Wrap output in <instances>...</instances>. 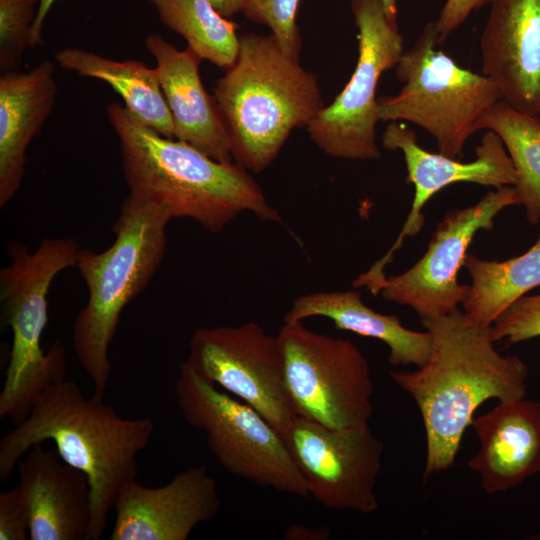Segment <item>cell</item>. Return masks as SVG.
<instances>
[{"instance_id": "7a4b0ae2", "label": "cell", "mask_w": 540, "mask_h": 540, "mask_svg": "<svg viewBox=\"0 0 540 540\" xmlns=\"http://www.w3.org/2000/svg\"><path fill=\"white\" fill-rule=\"evenodd\" d=\"M155 429L148 417L126 418L86 397L64 379L48 387L20 423L0 439V481L6 482L33 446L52 441L60 457L86 474L91 490L89 540H99L120 488L137 479V456Z\"/></svg>"}, {"instance_id": "8992f818", "label": "cell", "mask_w": 540, "mask_h": 540, "mask_svg": "<svg viewBox=\"0 0 540 540\" xmlns=\"http://www.w3.org/2000/svg\"><path fill=\"white\" fill-rule=\"evenodd\" d=\"M79 250L70 238L43 239L34 251L17 241L7 247L10 264L0 271V301L12 346L0 393V418L14 425L27 417L48 387L65 379L64 347L55 343L44 351L41 338L51 284L60 272L75 267Z\"/></svg>"}, {"instance_id": "4fadbf2b", "label": "cell", "mask_w": 540, "mask_h": 540, "mask_svg": "<svg viewBox=\"0 0 540 540\" xmlns=\"http://www.w3.org/2000/svg\"><path fill=\"white\" fill-rule=\"evenodd\" d=\"M518 204L514 187L503 186L475 205L449 211L438 223L422 258L405 272L386 277L378 294L411 307L421 319L453 313L468 294L469 285L458 282V272L475 234L492 230L498 213Z\"/></svg>"}, {"instance_id": "9c48e42d", "label": "cell", "mask_w": 540, "mask_h": 540, "mask_svg": "<svg viewBox=\"0 0 540 540\" xmlns=\"http://www.w3.org/2000/svg\"><path fill=\"white\" fill-rule=\"evenodd\" d=\"M280 345L286 389L298 416L330 428L368 425L374 392L367 358L352 342L284 322Z\"/></svg>"}, {"instance_id": "d6a6232c", "label": "cell", "mask_w": 540, "mask_h": 540, "mask_svg": "<svg viewBox=\"0 0 540 540\" xmlns=\"http://www.w3.org/2000/svg\"><path fill=\"white\" fill-rule=\"evenodd\" d=\"M224 17H231L241 11L242 0H208Z\"/></svg>"}, {"instance_id": "2e32d148", "label": "cell", "mask_w": 540, "mask_h": 540, "mask_svg": "<svg viewBox=\"0 0 540 540\" xmlns=\"http://www.w3.org/2000/svg\"><path fill=\"white\" fill-rule=\"evenodd\" d=\"M480 37L482 73L502 98L540 116V0H492Z\"/></svg>"}, {"instance_id": "44dd1931", "label": "cell", "mask_w": 540, "mask_h": 540, "mask_svg": "<svg viewBox=\"0 0 540 540\" xmlns=\"http://www.w3.org/2000/svg\"><path fill=\"white\" fill-rule=\"evenodd\" d=\"M311 317L331 320L339 330L378 339L389 349L388 362L393 366L422 367L432 350L431 334L406 328L396 315L381 314L368 307L359 292H315L296 298L284 315V322Z\"/></svg>"}, {"instance_id": "7c38bea8", "label": "cell", "mask_w": 540, "mask_h": 540, "mask_svg": "<svg viewBox=\"0 0 540 540\" xmlns=\"http://www.w3.org/2000/svg\"><path fill=\"white\" fill-rule=\"evenodd\" d=\"M281 435L316 502L363 514L378 509L374 490L384 445L369 425L330 428L297 416Z\"/></svg>"}, {"instance_id": "f546056e", "label": "cell", "mask_w": 540, "mask_h": 540, "mask_svg": "<svg viewBox=\"0 0 540 540\" xmlns=\"http://www.w3.org/2000/svg\"><path fill=\"white\" fill-rule=\"evenodd\" d=\"M492 0H446L438 19L435 21L439 44H443L448 36L458 29L472 12Z\"/></svg>"}, {"instance_id": "30bf717a", "label": "cell", "mask_w": 540, "mask_h": 540, "mask_svg": "<svg viewBox=\"0 0 540 540\" xmlns=\"http://www.w3.org/2000/svg\"><path fill=\"white\" fill-rule=\"evenodd\" d=\"M358 29V59L343 90L306 128L327 155L347 160L380 157L376 142V89L383 72L395 68L404 52L403 36L381 0H351Z\"/></svg>"}, {"instance_id": "4316f807", "label": "cell", "mask_w": 540, "mask_h": 540, "mask_svg": "<svg viewBox=\"0 0 540 540\" xmlns=\"http://www.w3.org/2000/svg\"><path fill=\"white\" fill-rule=\"evenodd\" d=\"M300 0H242L241 13L250 21L267 26L281 49L300 60L302 38L296 22Z\"/></svg>"}, {"instance_id": "f1b7e54d", "label": "cell", "mask_w": 540, "mask_h": 540, "mask_svg": "<svg viewBox=\"0 0 540 540\" xmlns=\"http://www.w3.org/2000/svg\"><path fill=\"white\" fill-rule=\"evenodd\" d=\"M30 512L18 485L0 493V540H27Z\"/></svg>"}, {"instance_id": "603a6c76", "label": "cell", "mask_w": 540, "mask_h": 540, "mask_svg": "<svg viewBox=\"0 0 540 540\" xmlns=\"http://www.w3.org/2000/svg\"><path fill=\"white\" fill-rule=\"evenodd\" d=\"M464 266L471 284L463 312L474 324L491 327L510 305L540 286V236L519 256L497 261L469 255Z\"/></svg>"}, {"instance_id": "e0dca14e", "label": "cell", "mask_w": 540, "mask_h": 540, "mask_svg": "<svg viewBox=\"0 0 540 540\" xmlns=\"http://www.w3.org/2000/svg\"><path fill=\"white\" fill-rule=\"evenodd\" d=\"M27 453L16 468L30 512L29 540H89L91 490L86 474L42 443Z\"/></svg>"}, {"instance_id": "1f68e13d", "label": "cell", "mask_w": 540, "mask_h": 540, "mask_svg": "<svg viewBox=\"0 0 540 540\" xmlns=\"http://www.w3.org/2000/svg\"><path fill=\"white\" fill-rule=\"evenodd\" d=\"M56 0H40L37 15L31 29L30 47L34 48L43 43L42 30L45 19Z\"/></svg>"}, {"instance_id": "7402d4cb", "label": "cell", "mask_w": 540, "mask_h": 540, "mask_svg": "<svg viewBox=\"0 0 540 540\" xmlns=\"http://www.w3.org/2000/svg\"><path fill=\"white\" fill-rule=\"evenodd\" d=\"M65 70L109 84L140 122L167 138H174L172 116L155 68L136 59L114 60L91 51L67 47L55 54Z\"/></svg>"}, {"instance_id": "6da1fadb", "label": "cell", "mask_w": 540, "mask_h": 540, "mask_svg": "<svg viewBox=\"0 0 540 540\" xmlns=\"http://www.w3.org/2000/svg\"><path fill=\"white\" fill-rule=\"evenodd\" d=\"M421 321L432 337L428 361L415 371H390V377L420 410L427 480L453 466L463 434L483 402L525 397L528 367L518 356L497 352L491 327L474 324L459 309Z\"/></svg>"}, {"instance_id": "d6986e66", "label": "cell", "mask_w": 540, "mask_h": 540, "mask_svg": "<svg viewBox=\"0 0 540 540\" xmlns=\"http://www.w3.org/2000/svg\"><path fill=\"white\" fill-rule=\"evenodd\" d=\"M471 425L480 449L468 466L487 493L512 489L540 472V401H502Z\"/></svg>"}, {"instance_id": "9a60e30c", "label": "cell", "mask_w": 540, "mask_h": 540, "mask_svg": "<svg viewBox=\"0 0 540 540\" xmlns=\"http://www.w3.org/2000/svg\"><path fill=\"white\" fill-rule=\"evenodd\" d=\"M217 483L204 465L176 474L160 487L126 482L115 503L110 540H186L218 513Z\"/></svg>"}, {"instance_id": "836d02e7", "label": "cell", "mask_w": 540, "mask_h": 540, "mask_svg": "<svg viewBox=\"0 0 540 540\" xmlns=\"http://www.w3.org/2000/svg\"><path fill=\"white\" fill-rule=\"evenodd\" d=\"M385 14L388 18V20L398 25L397 19H398V6H397V0H381Z\"/></svg>"}, {"instance_id": "484cf974", "label": "cell", "mask_w": 540, "mask_h": 540, "mask_svg": "<svg viewBox=\"0 0 540 540\" xmlns=\"http://www.w3.org/2000/svg\"><path fill=\"white\" fill-rule=\"evenodd\" d=\"M40 0H0V71L18 70L30 47Z\"/></svg>"}, {"instance_id": "ac0fdd59", "label": "cell", "mask_w": 540, "mask_h": 540, "mask_svg": "<svg viewBox=\"0 0 540 540\" xmlns=\"http://www.w3.org/2000/svg\"><path fill=\"white\" fill-rule=\"evenodd\" d=\"M145 47L156 62L154 68L173 120L174 139L218 161H233L216 99L201 81L202 59L190 47L178 50L159 34L148 35Z\"/></svg>"}, {"instance_id": "83f0119b", "label": "cell", "mask_w": 540, "mask_h": 540, "mask_svg": "<svg viewBox=\"0 0 540 540\" xmlns=\"http://www.w3.org/2000/svg\"><path fill=\"white\" fill-rule=\"evenodd\" d=\"M496 342L503 338L511 344L540 336V293L525 295L510 305L491 326Z\"/></svg>"}, {"instance_id": "ffe728a7", "label": "cell", "mask_w": 540, "mask_h": 540, "mask_svg": "<svg viewBox=\"0 0 540 540\" xmlns=\"http://www.w3.org/2000/svg\"><path fill=\"white\" fill-rule=\"evenodd\" d=\"M55 68L45 60L28 72L0 76V207L21 187L26 151L53 111Z\"/></svg>"}, {"instance_id": "cb8c5ba5", "label": "cell", "mask_w": 540, "mask_h": 540, "mask_svg": "<svg viewBox=\"0 0 540 540\" xmlns=\"http://www.w3.org/2000/svg\"><path fill=\"white\" fill-rule=\"evenodd\" d=\"M477 130H490L502 140L515 172L513 186L531 224L540 221V116L513 108L504 99L488 107Z\"/></svg>"}, {"instance_id": "3957f363", "label": "cell", "mask_w": 540, "mask_h": 540, "mask_svg": "<svg viewBox=\"0 0 540 540\" xmlns=\"http://www.w3.org/2000/svg\"><path fill=\"white\" fill-rule=\"evenodd\" d=\"M106 114L119 139L129 195L162 209L172 219L190 218L213 233L242 212L253 213L263 222H282L246 168L162 136L118 102L109 103Z\"/></svg>"}, {"instance_id": "5b68a950", "label": "cell", "mask_w": 540, "mask_h": 540, "mask_svg": "<svg viewBox=\"0 0 540 540\" xmlns=\"http://www.w3.org/2000/svg\"><path fill=\"white\" fill-rule=\"evenodd\" d=\"M171 219L162 209L128 194L114 222L110 247L101 252L79 250L75 267L86 283L88 299L74 320L72 339L96 399L103 400L109 386V347L120 315L160 266Z\"/></svg>"}, {"instance_id": "52a82bcc", "label": "cell", "mask_w": 540, "mask_h": 540, "mask_svg": "<svg viewBox=\"0 0 540 540\" xmlns=\"http://www.w3.org/2000/svg\"><path fill=\"white\" fill-rule=\"evenodd\" d=\"M435 21L428 22L395 66L398 94L377 99L380 121L411 122L431 134L439 153L459 159L485 110L503 99L497 84L436 48Z\"/></svg>"}, {"instance_id": "5bb4252c", "label": "cell", "mask_w": 540, "mask_h": 540, "mask_svg": "<svg viewBox=\"0 0 540 540\" xmlns=\"http://www.w3.org/2000/svg\"><path fill=\"white\" fill-rule=\"evenodd\" d=\"M382 145L385 149L402 152L407 169L406 182L414 185L415 192L411 210L395 243L387 254L363 273V278L370 284H378L385 279L384 269L404 238L420 232L425 222L422 209L437 192L459 182L496 189L516 183L512 160L500 137L490 130L484 133L481 143L476 146L475 159L467 163L425 150L418 144L416 133L398 121H391L386 126Z\"/></svg>"}, {"instance_id": "ba28073f", "label": "cell", "mask_w": 540, "mask_h": 540, "mask_svg": "<svg viewBox=\"0 0 540 540\" xmlns=\"http://www.w3.org/2000/svg\"><path fill=\"white\" fill-rule=\"evenodd\" d=\"M175 394L184 419L204 432L210 452L229 473L282 493L309 496L281 433L258 411L200 377L185 361Z\"/></svg>"}, {"instance_id": "8fae6325", "label": "cell", "mask_w": 540, "mask_h": 540, "mask_svg": "<svg viewBox=\"0 0 540 540\" xmlns=\"http://www.w3.org/2000/svg\"><path fill=\"white\" fill-rule=\"evenodd\" d=\"M185 362L200 377L254 408L280 433L298 416L286 389L277 336L257 323L195 330Z\"/></svg>"}, {"instance_id": "277c9868", "label": "cell", "mask_w": 540, "mask_h": 540, "mask_svg": "<svg viewBox=\"0 0 540 540\" xmlns=\"http://www.w3.org/2000/svg\"><path fill=\"white\" fill-rule=\"evenodd\" d=\"M213 95L233 161L254 173L270 166L291 132L307 128L325 107L316 74L271 33L239 36L237 58Z\"/></svg>"}, {"instance_id": "d4e9b609", "label": "cell", "mask_w": 540, "mask_h": 540, "mask_svg": "<svg viewBox=\"0 0 540 540\" xmlns=\"http://www.w3.org/2000/svg\"><path fill=\"white\" fill-rule=\"evenodd\" d=\"M160 22L182 36L202 60L227 70L238 55L239 25L208 0H148Z\"/></svg>"}, {"instance_id": "4dcf8cb0", "label": "cell", "mask_w": 540, "mask_h": 540, "mask_svg": "<svg viewBox=\"0 0 540 540\" xmlns=\"http://www.w3.org/2000/svg\"><path fill=\"white\" fill-rule=\"evenodd\" d=\"M330 536L327 527H308L305 525H292L284 532L286 540H326Z\"/></svg>"}]
</instances>
